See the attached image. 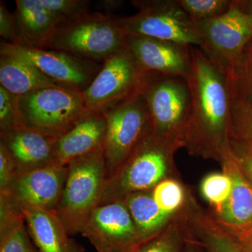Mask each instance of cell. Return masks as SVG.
I'll use <instances>...</instances> for the list:
<instances>
[{"mask_svg":"<svg viewBox=\"0 0 252 252\" xmlns=\"http://www.w3.org/2000/svg\"><path fill=\"white\" fill-rule=\"evenodd\" d=\"M102 113L107 120L104 157L107 177L120 167L152 130V124L142 93Z\"/></svg>","mask_w":252,"mask_h":252,"instance_id":"9","label":"cell"},{"mask_svg":"<svg viewBox=\"0 0 252 252\" xmlns=\"http://www.w3.org/2000/svg\"><path fill=\"white\" fill-rule=\"evenodd\" d=\"M235 4L244 12L252 14V1H234Z\"/></svg>","mask_w":252,"mask_h":252,"instance_id":"37","label":"cell"},{"mask_svg":"<svg viewBox=\"0 0 252 252\" xmlns=\"http://www.w3.org/2000/svg\"><path fill=\"white\" fill-rule=\"evenodd\" d=\"M18 172L14 158L4 144L0 142V190L7 189Z\"/></svg>","mask_w":252,"mask_h":252,"instance_id":"33","label":"cell"},{"mask_svg":"<svg viewBox=\"0 0 252 252\" xmlns=\"http://www.w3.org/2000/svg\"><path fill=\"white\" fill-rule=\"evenodd\" d=\"M230 140L252 147V101L233 95L230 109Z\"/></svg>","mask_w":252,"mask_h":252,"instance_id":"23","label":"cell"},{"mask_svg":"<svg viewBox=\"0 0 252 252\" xmlns=\"http://www.w3.org/2000/svg\"><path fill=\"white\" fill-rule=\"evenodd\" d=\"M126 34L116 17L87 13L60 23L44 49L64 51L91 61H105L126 47Z\"/></svg>","mask_w":252,"mask_h":252,"instance_id":"3","label":"cell"},{"mask_svg":"<svg viewBox=\"0 0 252 252\" xmlns=\"http://www.w3.org/2000/svg\"><path fill=\"white\" fill-rule=\"evenodd\" d=\"M0 35L11 44H16V26H15L14 15L6 9L4 2L0 3Z\"/></svg>","mask_w":252,"mask_h":252,"instance_id":"34","label":"cell"},{"mask_svg":"<svg viewBox=\"0 0 252 252\" xmlns=\"http://www.w3.org/2000/svg\"><path fill=\"white\" fill-rule=\"evenodd\" d=\"M23 127L18 112L17 96L0 86V132Z\"/></svg>","mask_w":252,"mask_h":252,"instance_id":"28","label":"cell"},{"mask_svg":"<svg viewBox=\"0 0 252 252\" xmlns=\"http://www.w3.org/2000/svg\"><path fill=\"white\" fill-rule=\"evenodd\" d=\"M187 83L191 96L185 147L193 156L220 162L230 150L233 86L228 73L201 48L191 46Z\"/></svg>","mask_w":252,"mask_h":252,"instance_id":"1","label":"cell"},{"mask_svg":"<svg viewBox=\"0 0 252 252\" xmlns=\"http://www.w3.org/2000/svg\"><path fill=\"white\" fill-rule=\"evenodd\" d=\"M223 172L233 181L229 198L217 219L223 230L244 229L252 226V186L244 176L230 150L220 160Z\"/></svg>","mask_w":252,"mask_h":252,"instance_id":"18","label":"cell"},{"mask_svg":"<svg viewBox=\"0 0 252 252\" xmlns=\"http://www.w3.org/2000/svg\"><path fill=\"white\" fill-rule=\"evenodd\" d=\"M99 3L102 9L109 12V11L119 7L122 4V1H117V0H104V1H99Z\"/></svg>","mask_w":252,"mask_h":252,"instance_id":"36","label":"cell"},{"mask_svg":"<svg viewBox=\"0 0 252 252\" xmlns=\"http://www.w3.org/2000/svg\"><path fill=\"white\" fill-rule=\"evenodd\" d=\"M147 72L126 46L104 61L90 86L81 93L86 108L102 112L140 94Z\"/></svg>","mask_w":252,"mask_h":252,"instance_id":"8","label":"cell"},{"mask_svg":"<svg viewBox=\"0 0 252 252\" xmlns=\"http://www.w3.org/2000/svg\"><path fill=\"white\" fill-rule=\"evenodd\" d=\"M65 185L56 214L69 235L81 234L93 210L98 206L107 172L104 148L67 165Z\"/></svg>","mask_w":252,"mask_h":252,"instance_id":"5","label":"cell"},{"mask_svg":"<svg viewBox=\"0 0 252 252\" xmlns=\"http://www.w3.org/2000/svg\"><path fill=\"white\" fill-rule=\"evenodd\" d=\"M132 4L139 12L116 17L126 34L146 36L203 49V38L194 21L180 7L177 0H141Z\"/></svg>","mask_w":252,"mask_h":252,"instance_id":"7","label":"cell"},{"mask_svg":"<svg viewBox=\"0 0 252 252\" xmlns=\"http://www.w3.org/2000/svg\"><path fill=\"white\" fill-rule=\"evenodd\" d=\"M126 46L147 72L187 80L192 69L191 46L126 34Z\"/></svg>","mask_w":252,"mask_h":252,"instance_id":"13","label":"cell"},{"mask_svg":"<svg viewBox=\"0 0 252 252\" xmlns=\"http://www.w3.org/2000/svg\"><path fill=\"white\" fill-rule=\"evenodd\" d=\"M193 21L205 44L202 49L230 76L252 40V14L244 12L232 1L221 16Z\"/></svg>","mask_w":252,"mask_h":252,"instance_id":"10","label":"cell"},{"mask_svg":"<svg viewBox=\"0 0 252 252\" xmlns=\"http://www.w3.org/2000/svg\"><path fill=\"white\" fill-rule=\"evenodd\" d=\"M0 86L14 95L21 96L59 85L29 63L0 54Z\"/></svg>","mask_w":252,"mask_h":252,"instance_id":"21","label":"cell"},{"mask_svg":"<svg viewBox=\"0 0 252 252\" xmlns=\"http://www.w3.org/2000/svg\"><path fill=\"white\" fill-rule=\"evenodd\" d=\"M57 137L28 127L0 132L1 142L13 157L18 172L54 165V144Z\"/></svg>","mask_w":252,"mask_h":252,"instance_id":"16","label":"cell"},{"mask_svg":"<svg viewBox=\"0 0 252 252\" xmlns=\"http://www.w3.org/2000/svg\"><path fill=\"white\" fill-rule=\"evenodd\" d=\"M233 189V181L228 174L215 172L202 181L200 190L204 198L215 209L217 215L229 198Z\"/></svg>","mask_w":252,"mask_h":252,"instance_id":"24","label":"cell"},{"mask_svg":"<svg viewBox=\"0 0 252 252\" xmlns=\"http://www.w3.org/2000/svg\"><path fill=\"white\" fill-rule=\"evenodd\" d=\"M179 5L195 21L212 19L225 14L229 9V0H177Z\"/></svg>","mask_w":252,"mask_h":252,"instance_id":"26","label":"cell"},{"mask_svg":"<svg viewBox=\"0 0 252 252\" xmlns=\"http://www.w3.org/2000/svg\"><path fill=\"white\" fill-rule=\"evenodd\" d=\"M17 103L23 127L56 137L90 112L81 93L59 86L17 96Z\"/></svg>","mask_w":252,"mask_h":252,"instance_id":"6","label":"cell"},{"mask_svg":"<svg viewBox=\"0 0 252 252\" xmlns=\"http://www.w3.org/2000/svg\"><path fill=\"white\" fill-rule=\"evenodd\" d=\"M41 1L61 22L87 14L91 4L90 1L86 0H41Z\"/></svg>","mask_w":252,"mask_h":252,"instance_id":"29","label":"cell"},{"mask_svg":"<svg viewBox=\"0 0 252 252\" xmlns=\"http://www.w3.org/2000/svg\"><path fill=\"white\" fill-rule=\"evenodd\" d=\"M200 245L205 252H241L231 237L220 228L204 230Z\"/></svg>","mask_w":252,"mask_h":252,"instance_id":"31","label":"cell"},{"mask_svg":"<svg viewBox=\"0 0 252 252\" xmlns=\"http://www.w3.org/2000/svg\"><path fill=\"white\" fill-rule=\"evenodd\" d=\"M225 231L231 237L241 252H252V226L244 229Z\"/></svg>","mask_w":252,"mask_h":252,"instance_id":"35","label":"cell"},{"mask_svg":"<svg viewBox=\"0 0 252 252\" xmlns=\"http://www.w3.org/2000/svg\"><path fill=\"white\" fill-rule=\"evenodd\" d=\"M142 93L148 107L154 135L175 152L185 147L191 108L187 81L148 72Z\"/></svg>","mask_w":252,"mask_h":252,"instance_id":"2","label":"cell"},{"mask_svg":"<svg viewBox=\"0 0 252 252\" xmlns=\"http://www.w3.org/2000/svg\"><path fill=\"white\" fill-rule=\"evenodd\" d=\"M248 53L243 52L230 77L233 95L252 101V46Z\"/></svg>","mask_w":252,"mask_h":252,"instance_id":"27","label":"cell"},{"mask_svg":"<svg viewBox=\"0 0 252 252\" xmlns=\"http://www.w3.org/2000/svg\"><path fill=\"white\" fill-rule=\"evenodd\" d=\"M14 15L17 41L15 44L44 49L46 41L61 23L41 0H16Z\"/></svg>","mask_w":252,"mask_h":252,"instance_id":"19","label":"cell"},{"mask_svg":"<svg viewBox=\"0 0 252 252\" xmlns=\"http://www.w3.org/2000/svg\"><path fill=\"white\" fill-rule=\"evenodd\" d=\"M0 54L22 60L57 85L80 93L90 86L102 68L96 61L64 51L25 47L9 42L1 43Z\"/></svg>","mask_w":252,"mask_h":252,"instance_id":"11","label":"cell"},{"mask_svg":"<svg viewBox=\"0 0 252 252\" xmlns=\"http://www.w3.org/2000/svg\"><path fill=\"white\" fill-rule=\"evenodd\" d=\"M81 234L97 252H135L141 245L132 217L123 201L96 207Z\"/></svg>","mask_w":252,"mask_h":252,"instance_id":"12","label":"cell"},{"mask_svg":"<svg viewBox=\"0 0 252 252\" xmlns=\"http://www.w3.org/2000/svg\"><path fill=\"white\" fill-rule=\"evenodd\" d=\"M0 252H39L29 234L23 211L0 216Z\"/></svg>","mask_w":252,"mask_h":252,"instance_id":"22","label":"cell"},{"mask_svg":"<svg viewBox=\"0 0 252 252\" xmlns=\"http://www.w3.org/2000/svg\"><path fill=\"white\" fill-rule=\"evenodd\" d=\"M175 151L151 130L120 167L108 176L99 205L122 201L129 194L152 190L171 170Z\"/></svg>","mask_w":252,"mask_h":252,"instance_id":"4","label":"cell"},{"mask_svg":"<svg viewBox=\"0 0 252 252\" xmlns=\"http://www.w3.org/2000/svg\"><path fill=\"white\" fill-rule=\"evenodd\" d=\"M183 241L176 229H167L147 243L135 252H186Z\"/></svg>","mask_w":252,"mask_h":252,"instance_id":"30","label":"cell"},{"mask_svg":"<svg viewBox=\"0 0 252 252\" xmlns=\"http://www.w3.org/2000/svg\"><path fill=\"white\" fill-rule=\"evenodd\" d=\"M186 252H197L194 247H192V245H187V249H186Z\"/></svg>","mask_w":252,"mask_h":252,"instance_id":"38","label":"cell"},{"mask_svg":"<svg viewBox=\"0 0 252 252\" xmlns=\"http://www.w3.org/2000/svg\"><path fill=\"white\" fill-rule=\"evenodd\" d=\"M107 120L101 112H89L54 144V163L66 166L69 162L104 148Z\"/></svg>","mask_w":252,"mask_h":252,"instance_id":"15","label":"cell"},{"mask_svg":"<svg viewBox=\"0 0 252 252\" xmlns=\"http://www.w3.org/2000/svg\"><path fill=\"white\" fill-rule=\"evenodd\" d=\"M28 232L39 252H85L70 238L56 211H48L19 201Z\"/></svg>","mask_w":252,"mask_h":252,"instance_id":"17","label":"cell"},{"mask_svg":"<svg viewBox=\"0 0 252 252\" xmlns=\"http://www.w3.org/2000/svg\"><path fill=\"white\" fill-rule=\"evenodd\" d=\"M67 165H49L18 172L6 190L19 201L48 211H56L65 185Z\"/></svg>","mask_w":252,"mask_h":252,"instance_id":"14","label":"cell"},{"mask_svg":"<svg viewBox=\"0 0 252 252\" xmlns=\"http://www.w3.org/2000/svg\"><path fill=\"white\" fill-rule=\"evenodd\" d=\"M130 212L141 245L163 232L171 215L158 206L152 190L136 192L126 195L122 200Z\"/></svg>","mask_w":252,"mask_h":252,"instance_id":"20","label":"cell"},{"mask_svg":"<svg viewBox=\"0 0 252 252\" xmlns=\"http://www.w3.org/2000/svg\"><path fill=\"white\" fill-rule=\"evenodd\" d=\"M230 149L244 176L252 186V147L230 140Z\"/></svg>","mask_w":252,"mask_h":252,"instance_id":"32","label":"cell"},{"mask_svg":"<svg viewBox=\"0 0 252 252\" xmlns=\"http://www.w3.org/2000/svg\"><path fill=\"white\" fill-rule=\"evenodd\" d=\"M152 196L158 206L165 213L172 215L185 200V192L177 181L165 179L153 189Z\"/></svg>","mask_w":252,"mask_h":252,"instance_id":"25","label":"cell"}]
</instances>
